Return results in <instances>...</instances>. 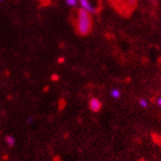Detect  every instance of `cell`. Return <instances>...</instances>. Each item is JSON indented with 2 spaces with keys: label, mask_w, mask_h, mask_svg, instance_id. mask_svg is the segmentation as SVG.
I'll return each mask as SVG.
<instances>
[{
  "label": "cell",
  "mask_w": 161,
  "mask_h": 161,
  "mask_svg": "<svg viewBox=\"0 0 161 161\" xmlns=\"http://www.w3.org/2000/svg\"><path fill=\"white\" fill-rule=\"evenodd\" d=\"M6 142H7V144L9 147H14L15 146V139L13 138L12 136H6Z\"/></svg>",
  "instance_id": "cell-4"
},
{
  "label": "cell",
  "mask_w": 161,
  "mask_h": 161,
  "mask_svg": "<svg viewBox=\"0 0 161 161\" xmlns=\"http://www.w3.org/2000/svg\"><path fill=\"white\" fill-rule=\"evenodd\" d=\"M64 60H65L64 58H59V59H58V62H59V63H62V62H64Z\"/></svg>",
  "instance_id": "cell-9"
},
{
  "label": "cell",
  "mask_w": 161,
  "mask_h": 161,
  "mask_svg": "<svg viewBox=\"0 0 161 161\" xmlns=\"http://www.w3.org/2000/svg\"><path fill=\"white\" fill-rule=\"evenodd\" d=\"M139 103H140V105H141L142 107H143V108L147 107V101L146 99L141 98V99L139 100Z\"/></svg>",
  "instance_id": "cell-7"
},
{
  "label": "cell",
  "mask_w": 161,
  "mask_h": 161,
  "mask_svg": "<svg viewBox=\"0 0 161 161\" xmlns=\"http://www.w3.org/2000/svg\"><path fill=\"white\" fill-rule=\"evenodd\" d=\"M121 95V92L118 88H113V90L111 91V96L113 98H119Z\"/></svg>",
  "instance_id": "cell-5"
},
{
  "label": "cell",
  "mask_w": 161,
  "mask_h": 161,
  "mask_svg": "<svg viewBox=\"0 0 161 161\" xmlns=\"http://www.w3.org/2000/svg\"><path fill=\"white\" fill-rule=\"evenodd\" d=\"M79 2H80L83 9L86 10L88 13H96L97 12V9H96L94 6L92 5L90 0H79Z\"/></svg>",
  "instance_id": "cell-3"
},
{
  "label": "cell",
  "mask_w": 161,
  "mask_h": 161,
  "mask_svg": "<svg viewBox=\"0 0 161 161\" xmlns=\"http://www.w3.org/2000/svg\"><path fill=\"white\" fill-rule=\"evenodd\" d=\"M88 106H90V109L92 112H98V111H100V109L102 107V103L98 98L92 97V98H91L90 102H88Z\"/></svg>",
  "instance_id": "cell-2"
},
{
  "label": "cell",
  "mask_w": 161,
  "mask_h": 161,
  "mask_svg": "<svg viewBox=\"0 0 161 161\" xmlns=\"http://www.w3.org/2000/svg\"><path fill=\"white\" fill-rule=\"evenodd\" d=\"M3 1H5V0H0V2H3Z\"/></svg>",
  "instance_id": "cell-10"
},
{
  "label": "cell",
  "mask_w": 161,
  "mask_h": 161,
  "mask_svg": "<svg viewBox=\"0 0 161 161\" xmlns=\"http://www.w3.org/2000/svg\"><path fill=\"white\" fill-rule=\"evenodd\" d=\"M92 27V20L91 14L86 10L80 8L77 11L76 30L80 36H86L91 33Z\"/></svg>",
  "instance_id": "cell-1"
},
{
  "label": "cell",
  "mask_w": 161,
  "mask_h": 161,
  "mask_svg": "<svg viewBox=\"0 0 161 161\" xmlns=\"http://www.w3.org/2000/svg\"><path fill=\"white\" fill-rule=\"evenodd\" d=\"M65 2L70 7H76L78 4V0H65Z\"/></svg>",
  "instance_id": "cell-6"
},
{
  "label": "cell",
  "mask_w": 161,
  "mask_h": 161,
  "mask_svg": "<svg viewBox=\"0 0 161 161\" xmlns=\"http://www.w3.org/2000/svg\"><path fill=\"white\" fill-rule=\"evenodd\" d=\"M150 1H155V0H150Z\"/></svg>",
  "instance_id": "cell-11"
},
{
  "label": "cell",
  "mask_w": 161,
  "mask_h": 161,
  "mask_svg": "<svg viewBox=\"0 0 161 161\" xmlns=\"http://www.w3.org/2000/svg\"><path fill=\"white\" fill-rule=\"evenodd\" d=\"M157 104H158V105H159V106L161 107V97L157 99Z\"/></svg>",
  "instance_id": "cell-8"
}]
</instances>
